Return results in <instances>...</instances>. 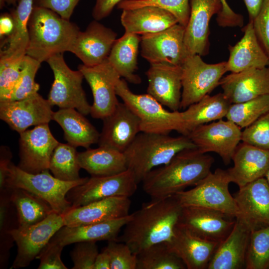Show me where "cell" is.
Listing matches in <instances>:
<instances>
[{"instance_id":"cell-38","label":"cell","mask_w":269,"mask_h":269,"mask_svg":"<svg viewBox=\"0 0 269 269\" xmlns=\"http://www.w3.org/2000/svg\"><path fill=\"white\" fill-rule=\"evenodd\" d=\"M136 269H186L167 242L153 245L137 255Z\"/></svg>"},{"instance_id":"cell-50","label":"cell","mask_w":269,"mask_h":269,"mask_svg":"<svg viewBox=\"0 0 269 269\" xmlns=\"http://www.w3.org/2000/svg\"><path fill=\"white\" fill-rule=\"evenodd\" d=\"M80 0H33V6L52 10L62 18L70 20Z\"/></svg>"},{"instance_id":"cell-11","label":"cell","mask_w":269,"mask_h":269,"mask_svg":"<svg viewBox=\"0 0 269 269\" xmlns=\"http://www.w3.org/2000/svg\"><path fill=\"white\" fill-rule=\"evenodd\" d=\"M65 226L63 216L52 212L43 221L9 232L17 247V255L11 269L27 267L35 259L56 233Z\"/></svg>"},{"instance_id":"cell-23","label":"cell","mask_w":269,"mask_h":269,"mask_svg":"<svg viewBox=\"0 0 269 269\" xmlns=\"http://www.w3.org/2000/svg\"><path fill=\"white\" fill-rule=\"evenodd\" d=\"M219 86L231 104L269 95V66L231 73L222 77Z\"/></svg>"},{"instance_id":"cell-57","label":"cell","mask_w":269,"mask_h":269,"mask_svg":"<svg viewBox=\"0 0 269 269\" xmlns=\"http://www.w3.org/2000/svg\"><path fill=\"white\" fill-rule=\"evenodd\" d=\"M18 0H0V8H2L5 4H12L14 6H16V2Z\"/></svg>"},{"instance_id":"cell-3","label":"cell","mask_w":269,"mask_h":269,"mask_svg":"<svg viewBox=\"0 0 269 269\" xmlns=\"http://www.w3.org/2000/svg\"><path fill=\"white\" fill-rule=\"evenodd\" d=\"M28 29L26 55L41 63L55 54L70 52L80 31L76 24L52 10L34 6Z\"/></svg>"},{"instance_id":"cell-35","label":"cell","mask_w":269,"mask_h":269,"mask_svg":"<svg viewBox=\"0 0 269 269\" xmlns=\"http://www.w3.org/2000/svg\"><path fill=\"white\" fill-rule=\"evenodd\" d=\"M231 104L223 93H219L207 95L182 111L188 135L198 126L225 118Z\"/></svg>"},{"instance_id":"cell-32","label":"cell","mask_w":269,"mask_h":269,"mask_svg":"<svg viewBox=\"0 0 269 269\" xmlns=\"http://www.w3.org/2000/svg\"><path fill=\"white\" fill-rule=\"evenodd\" d=\"M33 7V0H18L16 8L12 10L14 27L10 35L2 41L0 60L22 61L26 55L29 42L28 20Z\"/></svg>"},{"instance_id":"cell-48","label":"cell","mask_w":269,"mask_h":269,"mask_svg":"<svg viewBox=\"0 0 269 269\" xmlns=\"http://www.w3.org/2000/svg\"><path fill=\"white\" fill-rule=\"evenodd\" d=\"M64 247L62 245L50 240L36 258L40 261L37 269H67L61 258Z\"/></svg>"},{"instance_id":"cell-4","label":"cell","mask_w":269,"mask_h":269,"mask_svg":"<svg viewBox=\"0 0 269 269\" xmlns=\"http://www.w3.org/2000/svg\"><path fill=\"white\" fill-rule=\"evenodd\" d=\"M196 147L187 135L141 132L124 153L128 169L139 184L150 171L167 164L179 152Z\"/></svg>"},{"instance_id":"cell-39","label":"cell","mask_w":269,"mask_h":269,"mask_svg":"<svg viewBox=\"0 0 269 269\" xmlns=\"http://www.w3.org/2000/svg\"><path fill=\"white\" fill-rule=\"evenodd\" d=\"M78 152L76 147L69 143L59 142L51 155L49 170L53 175L63 181L80 179Z\"/></svg>"},{"instance_id":"cell-7","label":"cell","mask_w":269,"mask_h":269,"mask_svg":"<svg viewBox=\"0 0 269 269\" xmlns=\"http://www.w3.org/2000/svg\"><path fill=\"white\" fill-rule=\"evenodd\" d=\"M231 182L227 170L217 168L193 188L178 192L174 196L182 207L210 209L236 218L238 211L234 197L229 190Z\"/></svg>"},{"instance_id":"cell-42","label":"cell","mask_w":269,"mask_h":269,"mask_svg":"<svg viewBox=\"0 0 269 269\" xmlns=\"http://www.w3.org/2000/svg\"><path fill=\"white\" fill-rule=\"evenodd\" d=\"M153 6L172 14L179 24L186 26L190 15L189 0H123L117 7L122 10Z\"/></svg>"},{"instance_id":"cell-43","label":"cell","mask_w":269,"mask_h":269,"mask_svg":"<svg viewBox=\"0 0 269 269\" xmlns=\"http://www.w3.org/2000/svg\"><path fill=\"white\" fill-rule=\"evenodd\" d=\"M41 63L26 55L23 58L18 80L8 101L19 100L37 93L39 85L35 81Z\"/></svg>"},{"instance_id":"cell-56","label":"cell","mask_w":269,"mask_h":269,"mask_svg":"<svg viewBox=\"0 0 269 269\" xmlns=\"http://www.w3.org/2000/svg\"><path fill=\"white\" fill-rule=\"evenodd\" d=\"M248 12L250 20H252L259 12L264 0H242Z\"/></svg>"},{"instance_id":"cell-31","label":"cell","mask_w":269,"mask_h":269,"mask_svg":"<svg viewBox=\"0 0 269 269\" xmlns=\"http://www.w3.org/2000/svg\"><path fill=\"white\" fill-rule=\"evenodd\" d=\"M52 120L60 126L65 139L71 145L87 149L98 142L100 133L85 115L74 108L59 109L54 112Z\"/></svg>"},{"instance_id":"cell-49","label":"cell","mask_w":269,"mask_h":269,"mask_svg":"<svg viewBox=\"0 0 269 269\" xmlns=\"http://www.w3.org/2000/svg\"><path fill=\"white\" fill-rule=\"evenodd\" d=\"M253 27L261 45L269 56V0H264L252 20Z\"/></svg>"},{"instance_id":"cell-20","label":"cell","mask_w":269,"mask_h":269,"mask_svg":"<svg viewBox=\"0 0 269 269\" xmlns=\"http://www.w3.org/2000/svg\"><path fill=\"white\" fill-rule=\"evenodd\" d=\"M117 36L116 32L95 20L80 31L70 52L85 66L98 65L108 59Z\"/></svg>"},{"instance_id":"cell-14","label":"cell","mask_w":269,"mask_h":269,"mask_svg":"<svg viewBox=\"0 0 269 269\" xmlns=\"http://www.w3.org/2000/svg\"><path fill=\"white\" fill-rule=\"evenodd\" d=\"M184 33L185 27L177 23L163 30L141 35V56L150 64L181 66L189 55Z\"/></svg>"},{"instance_id":"cell-12","label":"cell","mask_w":269,"mask_h":269,"mask_svg":"<svg viewBox=\"0 0 269 269\" xmlns=\"http://www.w3.org/2000/svg\"><path fill=\"white\" fill-rule=\"evenodd\" d=\"M227 119L198 126L187 135L202 153L215 152L227 165L241 141L242 130Z\"/></svg>"},{"instance_id":"cell-45","label":"cell","mask_w":269,"mask_h":269,"mask_svg":"<svg viewBox=\"0 0 269 269\" xmlns=\"http://www.w3.org/2000/svg\"><path fill=\"white\" fill-rule=\"evenodd\" d=\"M111 261V269H136L137 255L125 243L113 240L108 241L105 248Z\"/></svg>"},{"instance_id":"cell-44","label":"cell","mask_w":269,"mask_h":269,"mask_svg":"<svg viewBox=\"0 0 269 269\" xmlns=\"http://www.w3.org/2000/svg\"><path fill=\"white\" fill-rule=\"evenodd\" d=\"M241 141L269 151V112L244 129Z\"/></svg>"},{"instance_id":"cell-24","label":"cell","mask_w":269,"mask_h":269,"mask_svg":"<svg viewBox=\"0 0 269 269\" xmlns=\"http://www.w3.org/2000/svg\"><path fill=\"white\" fill-rule=\"evenodd\" d=\"M130 197L113 196L71 208L62 215L65 226H77L112 220L129 215Z\"/></svg>"},{"instance_id":"cell-19","label":"cell","mask_w":269,"mask_h":269,"mask_svg":"<svg viewBox=\"0 0 269 269\" xmlns=\"http://www.w3.org/2000/svg\"><path fill=\"white\" fill-rule=\"evenodd\" d=\"M102 120L99 146L124 152L141 132L139 119L124 102H119L114 112Z\"/></svg>"},{"instance_id":"cell-10","label":"cell","mask_w":269,"mask_h":269,"mask_svg":"<svg viewBox=\"0 0 269 269\" xmlns=\"http://www.w3.org/2000/svg\"><path fill=\"white\" fill-rule=\"evenodd\" d=\"M138 183L129 169L107 176H91L84 183L72 188L66 197L72 208L78 207L113 196L130 197Z\"/></svg>"},{"instance_id":"cell-21","label":"cell","mask_w":269,"mask_h":269,"mask_svg":"<svg viewBox=\"0 0 269 269\" xmlns=\"http://www.w3.org/2000/svg\"><path fill=\"white\" fill-rule=\"evenodd\" d=\"M190 15L185 27L184 43L188 55L207 54L209 22L221 10V0H189Z\"/></svg>"},{"instance_id":"cell-22","label":"cell","mask_w":269,"mask_h":269,"mask_svg":"<svg viewBox=\"0 0 269 269\" xmlns=\"http://www.w3.org/2000/svg\"><path fill=\"white\" fill-rule=\"evenodd\" d=\"M145 74L148 80L147 93L171 111H179L182 92L181 66L150 64Z\"/></svg>"},{"instance_id":"cell-54","label":"cell","mask_w":269,"mask_h":269,"mask_svg":"<svg viewBox=\"0 0 269 269\" xmlns=\"http://www.w3.org/2000/svg\"><path fill=\"white\" fill-rule=\"evenodd\" d=\"M14 22L11 13L1 14L0 17V39L5 38V40L8 38L12 32Z\"/></svg>"},{"instance_id":"cell-41","label":"cell","mask_w":269,"mask_h":269,"mask_svg":"<svg viewBox=\"0 0 269 269\" xmlns=\"http://www.w3.org/2000/svg\"><path fill=\"white\" fill-rule=\"evenodd\" d=\"M246 269H269V226L251 232Z\"/></svg>"},{"instance_id":"cell-2","label":"cell","mask_w":269,"mask_h":269,"mask_svg":"<svg viewBox=\"0 0 269 269\" xmlns=\"http://www.w3.org/2000/svg\"><path fill=\"white\" fill-rule=\"evenodd\" d=\"M214 162L212 156L196 147L185 149L167 164L150 171L142 181L143 190L152 200L173 196L206 177Z\"/></svg>"},{"instance_id":"cell-47","label":"cell","mask_w":269,"mask_h":269,"mask_svg":"<svg viewBox=\"0 0 269 269\" xmlns=\"http://www.w3.org/2000/svg\"><path fill=\"white\" fill-rule=\"evenodd\" d=\"M99 254L96 242L77 243L70 253L73 263L72 269H94L95 261Z\"/></svg>"},{"instance_id":"cell-1","label":"cell","mask_w":269,"mask_h":269,"mask_svg":"<svg viewBox=\"0 0 269 269\" xmlns=\"http://www.w3.org/2000/svg\"><path fill=\"white\" fill-rule=\"evenodd\" d=\"M182 208L174 195L151 199L131 214L117 241L126 244L136 255L153 245L169 242Z\"/></svg>"},{"instance_id":"cell-33","label":"cell","mask_w":269,"mask_h":269,"mask_svg":"<svg viewBox=\"0 0 269 269\" xmlns=\"http://www.w3.org/2000/svg\"><path fill=\"white\" fill-rule=\"evenodd\" d=\"M141 35L125 32L115 41L108 60L112 67L127 81L140 83V77L136 74L137 55Z\"/></svg>"},{"instance_id":"cell-51","label":"cell","mask_w":269,"mask_h":269,"mask_svg":"<svg viewBox=\"0 0 269 269\" xmlns=\"http://www.w3.org/2000/svg\"><path fill=\"white\" fill-rule=\"evenodd\" d=\"M222 8L217 14L216 20L222 27H241L243 25V16L234 12L230 7L227 0H221Z\"/></svg>"},{"instance_id":"cell-37","label":"cell","mask_w":269,"mask_h":269,"mask_svg":"<svg viewBox=\"0 0 269 269\" xmlns=\"http://www.w3.org/2000/svg\"><path fill=\"white\" fill-rule=\"evenodd\" d=\"M0 267L6 268L9 251L14 242L9 233L19 224L15 207L10 198V189L0 190Z\"/></svg>"},{"instance_id":"cell-52","label":"cell","mask_w":269,"mask_h":269,"mask_svg":"<svg viewBox=\"0 0 269 269\" xmlns=\"http://www.w3.org/2000/svg\"><path fill=\"white\" fill-rule=\"evenodd\" d=\"M123 0H96L92 15L95 20H100L107 17L114 7Z\"/></svg>"},{"instance_id":"cell-15","label":"cell","mask_w":269,"mask_h":269,"mask_svg":"<svg viewBox=\"0 0 269 269\" xmlns=\"http://www.w3.org/2000/svg\"><path fill=\"white\" fill-rule=\"evenodd\" d=\"M19 139V168L28 173L49 170L52 153L59 142L52 135L48 123L21 133Z\"/></svg>"},{"instance_id":"cell-25","label":"cell","mask_w":269,"mask_h":269,"mask_svg":"<svg viewBox=\"0 0 269 269\" xmlns=\"http://www.w3.org/2000/svg\"><path fill=\"white\" fill-rule=\"evenodd\" d=\"M167 243L187 269H205L220 243L202 239L177 224L171 240Z\"/></svg>"},{"instance_id":"cell-30","label":"cell","mask_w":269,"mask_h":269,"mask_svg":"<svg viewBox=\"0 0 269 269\" xmlns=\"http://www.w3.org/2000/svg\"><path fill=\"white\" fill-rule=\"evenodd\" d=\"M121 21L125 32L139 35L159 32L178 23L170 12L153 6L123 9Z\"/></svg>"},{"instance_id":"cell-36","label":"cell","mask_w":269,"mask_h":269,"mask_svg":"<svg viewBox=\"0 0 269 269\" xmlns=\"http://www.w3.org/2000/svg\"><path fill=\"white\" fill-rule=\"evenodd\" d=\"M10 198L14 204L19 227L37 224L54 212L44 200L20 188H9Z\"/></svg>"},{"instance_id":"cell-13","label":"cell","mask_w":269,"mask_h":269,"mask_svg":"<svg viewBox=\"0 0 269 269\" xmlns=\"http://www.w3.org/2000/svg\"><path fill=\"white\" fill-rule=\"evenodd\" d=\"M89 85L93 97L91 116L103 120L112 114L119 102L117 97L116 86L121 76L112 67L108 59L101 64L78 68Z\"/></svg>"},{"instance_id":"cell-8","label":"cell","mask_w":269,"mask_h":269,"mask_svg":"<svg viewBox=\"0 0 269 269\" xmlns=\"http://www.w3.org/2000/svg\"><path fill=\"white\" fill-rule=\"evenodd\" d=\"M182 92L180 109L185 110L209 95L219 86L228 72L227 62L215 64L204 62L198 54L189 55L181 65Z\"/></svg>"},{"instance_id":"cell-55","label":"cell","mask_w":269,"mask_h":269,"mask_svg":"<svg viewBox=\"0 0 269 269\" xmlns=\"http://www.w3.org/2000/svg\"><path fill=\"white\" fill-rule=\"evenodd\" d=\"M94 269H111L110 256L105 248L97 255L95 261Z\"/></svg>"},{"instance_id":"cell-29","label":"cell","mask_w":269,"mask_h":269,"mask_svg":"<svg viewBox=\"0 0 269 269\" xmlns=\"http://www.w3.org/2000/svg\"><path fill=\"white\" fill-rule=\"evenodd\" d=\"M244 35L234 45L229 47L228 72L238 73L253 68L269 66V56L259 42L252 21L244 29Z\"/></svg>"},{"instance_id":"cell-53","label":"cell","mask_w":269,"mask_h":269,"mask_svg":"<svg viewBox=\"0 0 269 269\" xmlns=\"http://www.w3.org/2000/svg\"><path fill=\"white\" fill-rule=\"evenodd\" d=\"M0 190H1L5 185L12 154L9 149L4 146L0 147Z\"/></svg>"},{"instance_id":"cell-34","label":"cell","mask_w":269,"mask_h":269,"mask_svg":"<svg viewBox=\"0 0 269 269\" xmlns=\"http://www.w3.org/2000/svg\"><path fill=\"white\" fill-rule=\"evenodd\" d=\"M78 158L81 168L91 176L114 175L128 169L124 153L106 146L87 148L78 152Z\"/></svg>"},{"instance_id":"cell-26","label":"cell","mask_w":269,"mask_h":269,"mask_svg":"<svg viewBox=\"0 0 269 269\" xmlns=\"http://www.w3.org/2000/svg\"><path fill=\"white\" fill-rule=\"evenodd\" d=\"M228 169L231 182L239 188L265 177L269 169V151L242 142L238 145Z\"/></svg>"},{"instance_id":"cell-46","label":"cell","mask_w":269,"mask_h":269,"mask_svg":"<svg viewBox=\"0 0 269 269\" xmlns=\"http://www.w3.org/2000/svg\"><path fill=\"white\" fill-rule=\"evenodd\" d=\"M22 61L0 60V102L9 100L19 78Z\"/></svg>"},{"instance_id":"cell-40","label":"cell","mask_w":269,"mask_h":269,"mask_svg":"<svg viewBox=\"0 0 269 269\" xmlns=\"http://www.w3.org/2000/svg\"><path fill=\"white\" fill-rule=\"evenodd\" d=\"M269 112V95H266L243 102L231 104L225 118L240 128L244 129Z\"/></svg>"},{"instance_id":"cell-27","label":"cell","mask_w":269,"mask_h":269,"mask_svg":"<svg viewBox=\"0 0 269 269\" xmlns=\"http://www.w3.org/2000/svg\"><path fill=\"white\" fill-rule=\"evenodd\" d=\"M250 233L248 228L236 219L232 231L218 245L207 269H246Z\"/></svg>"},{"instance_id":"cell-5","label":"cell","mask_w":269,"mask_h":269,"mask_svg":"<svg viewBox=\"0 0 269 269\" xmlns=\"http://www.w3.org/2000/svg\"><path fill=\"white\" fill-rule=\"evenodd\" d=\"M116 93L139 119L141 132L169 134L176 131L188 135L182 112L166 110L147 93H134L124 79H121L117 84Z\"/></svg>"},{"instance_id":"cell-9","label":"cell","mask_w":269,"mask_h":269,"mask_svg":"<svg viewBox=\"0 0 269 269\" xmlns=\"http://www.w3.org/2000/svg\"><path fill=\"white\" fill-rule=\"evenodd\" d=\"M46 62L54 75L47 99L52 106H57L60 109L74 108L85 116L90 114L91 105L82 87L84 77L81 72L70 69L63 53L53 55Z\"/></svg>"},{"instance_id":"cell-58","label":"cell","mask_w":269,"mask_h":269,"mask_svg":"<svg viewBox=\"0 0 269 269\" xmlns=\"http://www.w3.org/2000/svg\"><path fill=\"white\" fill-rule=\"evenodd\" d=\"M265 178H266L267 181L268 182L269 184V169L265 176Z\"/></svg>"},{"instance_id":"cell-18","label":"cell","mask_w":269,"mask_h":269,"mask_svg":"<svg viewBox=\"0 0 269 269\" xmlns=\"http://www.w3.org/2000/svg\"><path fill=\"white\" fill-rule=\"evenodd\" d=\"M236 218L216 210L195 206L183 207L178 224L206 240L221 243L231 233Z\"/></svg>"},{"instance_id":"cell-17","label":"cell","mask_w":269,"mask_h":269,"mask_svg":"<svg viewBox=\"0 0 269 269\" xmlns=\"http://www.w3.org/2000/svg\"><path fill=\"white\" fill-rule=\"evenodd\" d=\"M236 218L251 231L269 226V184L265 177L239 188L234 196Z\"/></svg>"},{"instance_id":"cell-28","label":"cell","mask_w":269,"mask_h":269,"mask_svg":"<svg viewBox=\"0 0 269 269\" xmlns=\"http://www.w3.org/2000/svg\"><path fill=\"white\" fill-rule=\"evenodd\" d=\"M131 214L120 218L74 227L64 226L51 239L63 246L81 242L117 240Z\"/></svg>"},{"instance_id":"cell-6","label":"cell","mask_w":269,"mask_h":269,"mask_svg":"<svg viewBox=\"0 0 269 269\" xmlns=\"http://www.w3.org/2000/svg\"><path fill=\"white\" fill-rule=\"evenodd\" d=\"M49 171L45 170L36 174L28 173L11 162L4 188L24 189L46 201L54 212L63 215L72 208L71 203L66 197L68 192L85 183L89 178L63 181L52 175Z\"/></svg>"},{"instance_id":"cell-16","label":"cell","mask_w":269,"mask_h":269,"mask_svg":"<svg viewBox=\"0 0 269 269\" xmlns=\"http://www.w3.org/2000/svg\"><path fill=\"white\" fill-rule=\"evenodd\" d=\"M52 105L38 92L16 101L0 102V119L19 134L52 120Z\"/></svg>"}]
</instances>
